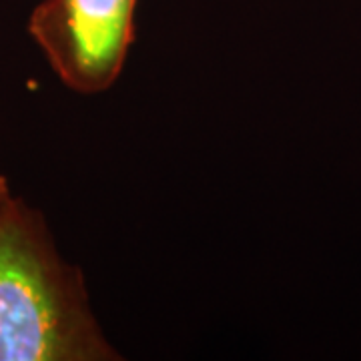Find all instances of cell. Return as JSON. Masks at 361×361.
<instances>
[{"mask_svg": "<svg viewBox=\"0 0 361 361\" xmlns=\"http://www.w3.org/2000/svg\"><path fill=\"white\" fill-rule=\"evenodd\" d=\"M82 271L42 213L14 197L0 213V361H116Z\"/></svg>", "mask_w": 361, "mask_h": 361, "instance_id": "6da1fadb", "label": "cell"}, {"mask_svg": "<svg viewBox=\"0 0 361 361\" xmlns=\"http://www.w3.org/2000/svg\"><path fill=\"white\" fill-rule=\"evenodd\" d=\"M139 0H42L28 18L61 82L80 94L115 87L135 39Z\"/></svg>", "mask_w": 361, "mask_h": 361, "instance_id": "7a4b0ae2", "label": "cell"}, {"mask_svg": "<svg viewBox=\"0 0 361 361\" xmlns=\"http://www.w3.org/2000/svg\"><path fill=\"white\" fill-rule=\"evenodd\" d=\"M14 195L11 193V187H8V183H6V179L0 175V213L8 207V203L13 201Z\"/></svg>", "mask_w": 361, "mask_h": 361, "instance_id": "3957f363", "label": "cell"}]
</instances>
